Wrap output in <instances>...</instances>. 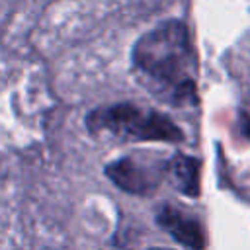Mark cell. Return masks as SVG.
Returning <instances> with one entry per match:
<instances>
[{
    "label": "cell",
    "instance_id": "cell-1",
    "mask_svg": "<svg viewBox=\"0 0 250 250\" xmlns=\"http://www.w3.org/2000/svg\"><path fill=\"white\" fill-rule=\"evenodd\" d=\"M137 80L166 104L184 105L195 96V51L189 29L166 20L141 35L131 49Z\"/></svg>",
    "mask_w": 250,
    "mask_h": 250
},
{
    "label": "cell",
    "instance_id": "cell-2",
    "mask_svg": "<svg viewBox=\"0 0 250 250\" xmlns=\"http://www.w3.org/2000/svg\"><path fill=\"white\" fill-rule=\"evenodd\" d=\"M86 127L90 133H109L125 141L178 143L184 139V133L170 117L137 104H115L94 109L86 115Z\"/></svg>",
    "mask_w": 250,
    "mask_h": 250
},
{
    "label": "cell",
    "instance_id": "cell-3",
    "mask_svg": "<svg viewBox=\"0 0 250 250\" xmlns=\"http://www.w3.org/2000/svg\"><path fill=\"white\" fill-rule=\"evenodd\" d=\"M164 174V166L139 156H121L105 166V176L123 191L150 193Z\"/></svg>",
    "mask_w": 250,
    "mask_h": 250
},
{
    "label": "cell",
    "instance_id": "cell-4",
    "mask_svg": "<svg viewBox=\"0 0 250 250\" xmlns=\"http://www.w3.org/2000/svg\"><path fill=\"white\" fill-rule=\"evenodd\" d=\"M156 221L168 234H172L184 246L191 250H201L205 246V234L199 221L188 215L186 211L174 205H162L156 215Z\"/></svg>",
    "mask_w": 250,
    "mask_h": 250
},
{
    "label": "cell",
    "instance_id": "cell-5",
    "mask_svg": "<svg viewBox=\"0 0 250 250\" xmlns=\"http://www.w3.org/2000/svg\"><path fill=\"white\" fill-rule=\"evenodd\" d=\"M166 170L176 189H180L189 197L199 195V162L195 158L186 154H176L166 164Z\"/></svg>",
    "mask_w": 250,
    "mask_h": 250
},
{
    "label": "cell",
    "instance_id": "cell-6",
    "mask_svg": "<svg viewBox=\"0 0 250 250\" xmlns=\"http://www.w3.org/2000/svg\"><path fill=\"white\" fill-rule=\"evenodd\" d=\"M150 250H168V248H150Z\"/></svg>",
    "mask_w": 250,
    "mask_h": 250
}]
</instances>
